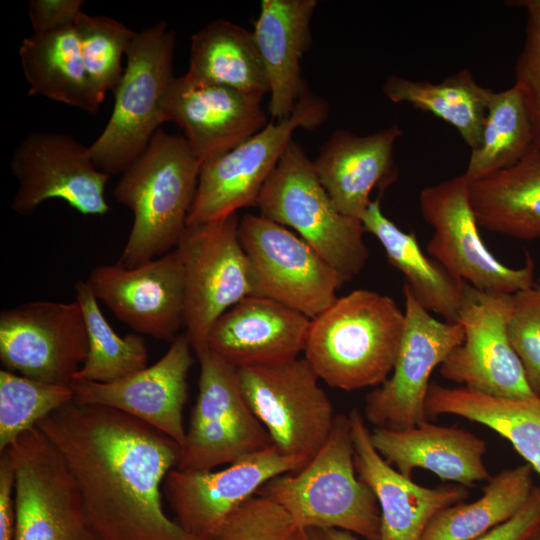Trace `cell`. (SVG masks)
I'll return each instance as SVG.
<instances>
[{
	"label": "cell",
	"mask_w": 540,
	"mask_h": 540,
	"mask_svg": "<svg viewBox=\"0 0 540 540\" xmlns=\"http://www.w3.org/2000/svg\"><path fill=\"white\" fill-rule=\"evenodd\" d=\"M197 359L199 392L176 469L210 471L272 446L243 393L238 369L210 350Z\"/></svg>",
	"instance_id": "30bf717a"
},
{
	"label": "cell",
	"mask_w": 540,
	"mask_h": 540,
	"mask_svg": "<svg viewBox=\"0 0 540 540\" xmlns=\"http://www.w3.org/2000/svg\"><path fill=\"white\" fill-rule=\"evenodd\" d=\"M262 99L196 83L183 75L175 78L168 92L165 122H175L183 130L192 152L203 163L227 153L268 124Z\"/></svg>",
	"instance_id": "44dd1931"
},
{
	"label": "cell",
	"mask_w": 540,
	"mask_h": 540,
	"mask_svg": "<svg viewBox=\"0 0 540 540\" xmlns=\"http://www.w3.org/2000/svg\"><path fill=\"white\" fill-rule=\"evenodd\" d=\"M18 182L11 208L27 215L48 199H62L83 215L109 211L104 190L110 175L92 162L89 147L70 135L29 134L10 162Z\"/></svg>",
	"instance_id": "e0dca14e"
},
{
	"label": "cell",
	"mask_w": 540,
	"mask_h": 540,
	"mask_svg": "<svg viewBox=\"0 0 540 540\" xmlns=\"http://www.w3.org/2000/svg\"><path fill=\"white\" fill-rule=\"evenodd\" d=\"M371 442L391 466L409 477L423 468L463 487L491 478L483 461L485 441L456 426L425 421L402 430L375 428Z\"/></svg>",
	"instance_id": "d4e9b609"
},
{
	"label": "cell",
	"mask_w": 540,
	"mask_h": 540,
	"mask_svg": "<svg viewBox=\"0 0 540 540\" xmlns=\"http://www.w3.org/2000/svg\"><path fill=\"white\" fill-rule=\"evenodd\" d=\"M72 385L45 383L0 371V452L24 432L74 400Z\"/></svg>",
	"instance_id": "d590c367"
},
{
	"label": "cell",
	"mask_w": 540,
	"mask_h": 540,
	"mask_svg": "<svg viewBox=\"0 0 540 540\" xmlns=\"http://www.w3.org/2000/svg\"><path fill=\"white\" fill-rule=\"evenodd\" d=\"M512 294L483 291L466 282L458 321L463 342L440 365L442 377L493 397L534 399L509 336Z\"/></svg>",
	"instance_id": "9a60e30c"
},
{
	"label": "cell",
	"mask_w": 540,
	"mask_h": 540,
	"mask_svg": "<svg viewBox=\"0 0 540 540\" xmlns=\"http://www.w3.org/2000/svg\"><path fill=\"white\" fill-rule=\"evenodd\" d=\"M469 197L480 227L540 238V149L534 145L516 164L470 182Z\"/></svg>",
	"instance_id": "4316f807"
},
{
	"label": "cell",
	"mask_w": 540,
	"mask_h": 540,
	"mask_svg": "<svg viewBox=\"0 0 540 540\" xmlns=\"http://www.w3.org/2000/svg\"><path fill=\"white\" fill-rule=\"evenodd\" d=\"M239 239L248 258L253 295L279 302L314 319L338 298L345 283L305 240L261 215L239 220Z\"/></svg>",
	"instance_id": "7c38bea8"
},
{
	"label": "cell",
	"mask_w": 540,
	"mask_h": 540,
	"mask_svg": "<svg viewBox=\"0 0 540 540\" xmlns=\"http://www.w3.org/2000/svg\"><path fill=\"white\" fill-rule=\"evenodd\" d=\"M403 295L405 328L394 368L365 398V418L375 428L402 430L427 421L431 374L464 339L459 322L433 318L406 284Z\"/></svg>",
	"instance_id": "5bb4252c"
},
{
	"label": "cell",
	"mask_w": 540,
	"mask_h": 540,
	"mask_svg": "<svg viewBox=\"0 0 540 540\" xmlns=\"http://www.w3.org/2000/svg\"><path fill=\"white\" fill-rule=\"evenodd\" d=\"M174 48V34L163 21L136 32L114 91L112 114L89 146L92 162L104 173H123L165 122V101L176 78Z\"/></svg>",
	"instance_id": "8992f818"
},
{
	"label": "cell",
	"mask_w": 540,
	"mask_h": 540,
	"mask_svg": "<svg viewBox=\"0 0 540 540\" xmlns=\"http://www.w3.org/2000/svg\"><path fill=\"white\" fill-rule=\"evenodd\" d=\"M534 138L520 89L490 93L482 141L471 150L465 171L469 182L516 164L532 147Z\"/></svg>",
	"instance_id": "836d02e7"
},
{
	"label": "cell",
	"mask_w": 540,
	"mask_h": 540,
	"mask_svg": "<svg viewBox=\"0 0 540 540\" xmlns=\"http://www.w3.org/2000/svg\"><path fill=\"white\" fill-rule=\"evenodd\" d=\"M404 328L394 299L356 289L311 319L304 358L330 387L379 386L392 373Z\"/></svg>",
	"instance_id": "7a4b0ae2"
},
{
	"label": "cell",
	"mask_w": 540,
	"mask_h": 540,
	"mask_svg": "<svg viewBox=\"0 0 540 540\" xmlns=\"http://www.w3.org/2000/svg\"><path fill=\"white\" fill-rule=\"evenodd\" d=\"M365 232L382 245L389 263L405 278L418 302L429 312L456 323L466 282L448 272L420 248L414 232H404L384 215L380 199L373 200L360 218Z\"/></svg>",
	"instance_id": "83f0119b"
},
{
	"label": "cell",
	"mask_w": 540,
	"mask_h": 540,
	"mask_svg": "<svg viewBox=\"0 0 540 540\" xmlns=\"http://www.w3.org/2000/svg\"><path fill=\"white\" fill-rule=\"evenodd\" d=\"M527 14L525 41L515 67L532 127L534 145L540 149V0L518 1Z\"/></svg>",
	"instance_id": "ab89813d"
},
{
	"label": "cell",
	"mask_w": 540,
	"mask_h": 540,
	"mask_svg": "<svg viewBox=\"0 0 540 540\" xmlns=\"http://www.w3.org/2000/svg\"><path fill=\"white\" fill-rule=\"evenodd\" d=\"M201 161L183 136L158 129L113 190L134 214L118 264L134 268L177 246L187 226Z\"/></svg>",
	"instance_id": "3957f363"
},
{
	"label": "cell",
	"mask_w": 540,
	"mask_h": 540,
	"mask_svg": "<svg viewBox=\"0 0 540 540\" xmlns=\"http://www.w3.org/2000/svg\"><path fill=\"white\" fill-rule=\"evenodd\" d=\"M256 206L262 217L296 230L345 282L364 268L369 253L361 220L336 208L313 161L293 139L263 186Z\"/></svg>",
	"instance_id": "5b68a950"
},
{
	"label": "cell",
	"mask_w": 540,
	"mask_h": 540,
	"mask_svg": "<svg viewBox=\"0 0 540 540\" xmlns=\"http://www.w3.org/2000/svg\"><path fill=\"white\" fill-rule=\"evenodd\" d=\"M185 77L260 97L269 91L253 32L224 19L213 20L192 35Z\"/></svg>",
	"instance_id": "4dcf8cb0"
},
{
	"label": "cell",
	"mask_w": 540,
	"mask_h": 540,
	"mask_svg": "<svg viewBox=\"0 0 540 540\" xmlns=\"http://www.w3.org/2000/svg\"><path fill=\"white\" fill-rule=\"evenodd\" d=\"M37 427L64 457L101 540H203L164 512L161 487L181 447L119 410L71 401Z\"/></svg>",
	"instance_id": "6da1fadb"
},
{
	"label": "cell",
	"mask_w": 540,
	"mask_h": 540,
	"mask_svg": "<svg viewBox=\"0 0 540 540\" xmlns=\"http://www.w3.org/2000/svg\"><path fill=\"white\" fill-rule=\"evenodd\" d=\"M83 0H31L28 16L34 33H47L73 26L83 12Z\"/></svg>",
	"instance_id": "60d3db41"
},
{
	"label": "cell",
	"mask_w": 540,
	"mask_h": 540,
	"mask_svg": "<svg viewBox=\"0 0 540 540\" xmlns=\"http://www.w3.org/2000/svg\"><path fill=\"white\" fill-rule=\"evenodd\" d=\"M532 467L523 464L491 477L483 495L471 503H457L439 511L421 540H473L516 515L533 490Z\"/></svg>",
	"instance_id": "d6a6232c"
},
{
	"label": "cell",
	"mask_w": 540,
	"mask_h": 540,
	"mask_svg": "<svg viewBox=\"0 0 540 540\" xmlns=\"http://www.w3.org/2000/svg\"><path fill=\"white\" fill-rule=\"evenodd\" d=\"M74 288L86 324L88 353L73 383H109L147 367L145 339L135 333L120 337L105 319L88 283L78 281Z\"/></svg>",
	"instance_id": "e575fe53"
},
{
	"label": "cell",
	"mask_w": 540,
	"mask_h": 540,
	"mask_svg": "<svg viewBox=\"0 0 540 540\" xmlns=\"http://www.w3.org/2000/svg\"><path fill=\"white\" fill-rule=\"evenodd\" d=\"M87 353L86 324L76 300L33 301L1 310L0 360L5 370L72 385Z\"/></svg>",
	"instance_id": "2e32d148"
},
{
	"label": "cell",
	"mask_w": 540,
	"mask_h": 540,
	"mask_svg": "<svg viewBox=\"0 0 540 540\" xmlns=\"http://www.w3.org/2000/svg\"><path fill=\"white\" fill-rule=\"evenodd\" d=\"M304 458L281 453L274 445L219 471L172 469L163 483L175 522L187 533L210 540L226 518L270 479L304 467Z\"/></svg>",
	"instance_id": "ac0fdd59"
},
{
	"label": "cell",
	"mask_w": 540,
	"mask_h": 540,
	"mask_svg": "<svg viewBox=\"0 0 540 540\" xmlns=\"http://www.w3.org/2000/svg\"><path fill=\"white\" fill-rule=\"evenodd\" d=\"M15 531V473L5 450L0 459V540H14Z\"/></svg>",
	"instance_id": "7bdbcfd3"
},
{
	"label": "cell",
	"mask_w": 540,
	"mask_h": 540,
	"mask_svg": "<svg viewBox=\"0 0 540 540\" xmlns=\"http://www.w3.org/2000/svg\"><path fill=\"white\" fill-rule=\"evenodd\" d=\"M308 540H359L354 533L337 528H309Z\"/></svg>",
	"instance_id": "ee69618b"
},
{
	"label": "cell",
	"mask_w": 540,
	"mask_h": 540,
	"mask_svg": "<svg viewBox=\"0 0 540 540\" xmlns=\"http://www.w3.org/2000/svg\"><path fill=\"white\" fill-rule=\"evenodd\" d=\"M210 540H308V534L277 503L254 495L226 518Z\"/></svg>",
	"instance_id": "74e56055"
},
{
	"label": "cell",
	"mask_w": 540,
	"mask_h": 540,
	"mask_svg": "<svg viewBox=\"0 0 540 540\" xmlns=\"http://www.w3.org/2000/svg\"><path fill=\"white\" fill-rule=\"evenodd\" d=\"M316 0H262L254 26L269 87V113L276 121L289 117L307 84L301 59L311 43Z\"/></svg>",
	"instance_id": "484cf974"
},
{
	"label": "cell",
	"mask_w": 540,
	"mask_h": 540,
	"mask_svg": "<svg viewBox=\"0 0 540 540\" xmlns=\"http://www.w3.org/2000/svg\"><path fill=\"white\" fill-rule=\"evenodd\" d=\"M426 413L427 417L455 415L490 428L540 475V397L506 399L431 382Z\"/></svg>",
	"instance_id": "f546056e"
},
{
	"label": "cell",
	"mask_w": 540,
	"mask_h": 540,
	"mask_svg": "<svg viewBox=\"0 0 540 540\" xmlns=\"http://www.w3.org/2000/svg\"><path fill=\"white\" fill-rule=\"evenodd\" d=\"M402 133L396 124L365 136L337 130L321 147L313 165L342 214L360 220L373 201L371 192L397 179L393 152Z\"/></svg>",
	"instance_id": "cb8c5ba5"
},
{
	"label": "cell",
	"mask_w": 540,
	"mask_h": 540,
	"mask_svg": "<svg viewBox=\"0 0 540 540\" xmlns=\"http://www.w3.org/2000/svg\"><path fill=\"white\" fill-rule=\"evenodd\" d=\"M192 351L186 334H180L165 355L149 367L109 383L74 382L73 402L119 410L164 433L182 448Z\"/></svg>",
	"instance_id": "ffe728a7"
},
{
	"label": "cell",
	"mask_w": 540,
	"mask_h": 540,
	"mask_svg": "<svg viewBox=\"0 0 540 540\" xmlns=\"http://www.w3.org/2000/svg\"><path fill=\"white\" fill-rule=\"evenodd\" d=\"M20 61L29 95L96 113L103 98L86 72L74 25L23 39Z\"/></svg>",
	"instance_id": "f1b7e54d"
},
{
	"label": "cell",
	"mask_w": 540,
	"mask_h": 540,
	"mask_svg": "<svg viewBox=\"0 0 540 540\" xmlns=\"http://www.w3.org/2000/svg\"><path fill=\"white\" fill-rule=\"evenodd\" d=\"M527 540H540V528L536 530Z\"/></svg>",
	"instance_id": "f6af8a7d"
},
{
	"label": "cell",
	"mask_w": 540,
	"mask_h": 540,
	"mask_svg": "<svg viewBox=\"0 0 540 540\" xmlns=\"http://www.w3.org/2000/svg\"><path fill=\"white\" fill-rule=\"evenodd\" d=\"M382 90L393 103H409L452 125L471 150L481 144L492 90L480 86L469 70L462 69L439 83L390 75Z\"/></svg>",
	"instance_id": "1f68e13d"
},
{
	"label": "cell",
	"mask_w": 540,
	"mask_h": 540,
	"mask_svg": "<svg viewBox=\"0 0 540 540\" xmlns=\"http://www.w3.org/2000/svg\"><path fill=\"white\" fill-rule=\"evenodd\" d=\"M325 99L304 89L292 114L269 122L262 130L227 153L201 164L187 225L225 218L255 205L296 129H314L328 116Z\"/></svg>",
	"instance_id": "52a82bcc"
},
{
	"label": "cell",
	"mask_w": 540,
	"mask_h": 540,
	"mask_svg": "<svg viewBox=\"0 0 540 540\" xmlns=\"http://www.w3.org/2000/svg\"><path fill=\"white\" fill-rule=\"evenodd\" d=\"M465 174L423 188L421 214L434 229L428 254L448 272L476 289L513 294L534 282L535 263L526 252L520 268L504 265L487 249L470 203Z\"/></svg>",
	"instance_id": "4fadbf2b"
},
{
	"label": "cell",
	"mask_w": 540,
	"mask_h": 540,
	"mask_svg": "<svg viewBox=\"0 0 540 540\" xmlns=\"http://www.w3.org/2000/svg\"><path fill=\"white\" fill-rule=\"evenodd\" d=\"M238 227L237 213L187 225L176 246L184 268L185 334L197 358L209 350L208 335L218 318L253 295Z\"/></svg>",
	"instance_id": "9c48e42d"
},
{
	"label": "cell",
	"mask_w": 540,
	"mask_h": 540,
	"mask_svg": "<svg viewBox=\"0 0 540 540\" xmlns=\"http://www.w3.org/2000/svg\"><path fill=\"white\" fill-rule=\"evenodd\" d=\"M6 451L15 473L14 540H101L64 457L37 426Z\"/></svg>",
	"instance_id": "ba28073f"
},
{
	"label": "cell",
	"mask_w": 540,
	"mask_h": 540,
	"mask_svg": "<svg viewBox=\"0 0 540 540\" xmlns=\"http://www.w3.org/2000/svg\"><path fill=\"white\" fill-rule=\"evenodd\" d=\"M256 495L277 503L305 529L337 528L380 540L379 505L357 476L347 415H336L327 441L304 467L270 479Z\"/></svg>",
	"instance_id": "277c9868"
},
{
	"label": "cell",
	"mask_w": 540,
	"mask_h": 540,
	"mask_svg": "<svg viewBox=\"0 0 540 540\" xmlns=\"http://www.w3.org/2000/svg\"><path fill=\"white\" fill-rule=\"evenodd\" d=\"M243 393L284 455L309 460L327 441L336 415L305 358L238 369Z\"/></svg>",
	"instance_id": "8fae6325"
},
{
	"label": "cell",
	"mask_w": 540,
	"mask_h": 540,
	"mask_svg": "<svg viewBox=\"0 0 540 540\" xmlns=\"http://www.w3.org/2000/svg\"><path fill=\"white\" fill-rule=\"evenodd\" d=\"M540 528V487H534L523 508L512 518L473 540H527Z\"/></svg>",
	"instance_id": "b9f144b4"
},
{
	"label": "cell",
	"mask_w": 540,
	"mask_h": 540,
	"mask_svg": "<svg viewBox=\"0 0 540 540\" xmlns=\"http://www.w3.org/2000/svg\"><path fill=\"white\" fill-rule=\"evenodd\" d=\"M311 319L272 299L251 295L222 314L208 348L236 369L273 365L304 352Z\"/></svg>",
	"instance_id": "603a6c76"
},
{
	"label": "cell",
	"mask_w": 540,
	"mask_h": 540,
	"mask_svg": "<svg viewBox=\"0 0 540 540\" xmlns=\"http://www.w3.org/2000/svg\"><path fill=\"white\" fill-rule=\"evenodd\" d=\"M508 336L531 390L540 397V278L512 294Z\"/></svg>",
	"instance_id": "f35d334b"
},
{
	"label": "cell",
	"mask_w": 540,
	"mask_h": 540,
	"mask_svg": "<svg viewBox=\"0 0 540 540\" xmlns=\"http://www.w3.org/2000/svg\"><path fill=\"white\" fill-rule=\"evenodd\" d=\"M358 476L373 491L380 509V540H421L431 519L441 510L464 500L461 485L435 488L418 485L391 466L374 448L363 415H349Z\"/></svg>",
	"instance_id": "7402d4cb"
},
{
	"label": "cell",
	"mask_w": 540,
	"mask_h": 540,
	"mask_svg": "<svg viewBox=\"0 0 540 540\" xmlns=\"http://www.w3.org/2000/svg\"><path fill=\"white\" fill-rule=\"evenodd\" d=\"M86 282L136 333L172 342L185 326L184 268L176 248L134 268L95 267Z\"/></svg>",
	"instance_id": "d6986e66"
},
{
	"label": "cell",
	"mask_w": 540,
	"mask_h": 540,
	"mask_svg": "<svg viewBox=\"0 0 540 540\" xmlns=\"http://www.w3.org/2000/svg\"><path fill=\"white\" fill-rule=\"evenodd\" d=\"M74 29L88 77L104 99L108 91L116 90L122 78V56L136 32L113 18L84 12L76 19Z\"/></svg>",
	"instance_id": "8d00e7d4"
}]
</instances>
